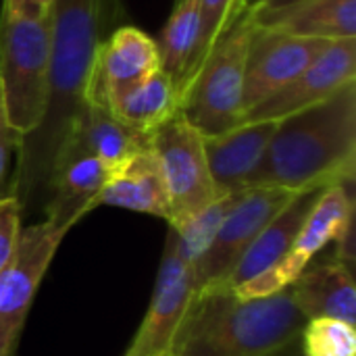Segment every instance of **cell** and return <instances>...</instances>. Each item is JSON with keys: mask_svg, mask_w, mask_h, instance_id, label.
Here are the masks:
<instances>
[{"mask_svg": "<svg viewBox=\"0 0 356 356\" xmlns=\"http://www.w3.org/2000/svg\"><path fill=\"white\" fill-rule=\"evenodd\" d=\"M25 4L38 13V15H44V13H50L54 8V0H25Z\"/></svg>", "mask_w": 356, "mask_h": 356, "instance_id": "cell-29", "label": "cell"}, {"mask_svg": "<svg viewBox=\"0 0 356 356\" xmlns=\"http://www.w3.org/2000/svg\"><path fill=\"white\" fill-rule=\"evenodd\" d=\"M307 325L290 292L242 298L227 288L196 292L171 344L175 356H267Z\"/></svg>", "mask_w": 356, "mask_h": 356, "instance_id": "cell-3", "label": "cell"}, {"mask_svg": "<svg viewBox=\"0 0 356 356\" xmlns=\"http://www.w3.org/2000/svg\"><path fill=\"white\" fill-rule=\"evenodd\" d=\"M257 17L252 2L207 54L181 94L179 115L202 136H219L242 125L244 71Z\"/></svg>", "mask_w": 356, "mask_h": 356, "instance_id": "cell-5", "label": "cell"}, {"mask_svg": "<svg viewBox=\"0 0 356 356\" xmlns=\"http://www.w3.org/2000/svg\"><path fill=\"white\" fill-rule=\"evenodd\" d=\"M300 0H257V8H277V6H286V4H294Z\"/></svg>", "mask_w": 356, "mask_h": 356, "instance_id": "cell-30", "label": "cell"}, {"mask_svg": "<svg viewBox=\"0 0 356 356\" xmlns=\"http://www.w3.org/2000/svg\"><path fill=\"white\" fill-rule=\"evenodd\" d=\"M102 204L154 215L169 221V198L152 148L134 154L108 175L96 198V207Z\"/></svg>", "mask_w": 356, "mask_h": 356, "instance_id": "cell-20", "label": "cell"}, {"mask_svg": "<svg viewBox=\"0 0 356 356\" xmlns=\"http://www.w3.org/2000/svg\"><path fill=\"white\" fill-rule=\"evenodd\" d=\"M159 69L156 42L134 25L115 27L100 44L90 77L88 100L108 106Z\"/></svg>", "mask_w": 356, "mask_h": 356, "instance_id": "cell-13", "label": "cell"}, {"mask_svg": "<svg viewBox=\"0 0 356 356\" xmlns=\"http://www.w3.org/2000/svg\"><path fill=\"white\" fill-rule=\"evenodd\" d=\"M146 148H150V134H142L125 125L106 106L88 100L71 129L63 152L77 150L96 156L108 169V173H113L134 154Z\"/></svg>", "mask_w": 356, "mask_h": 356, "instance_id": "cell-18", "label": "cell"}, {"mask_svg": "<svg viewBox=\"0 0 356 356\" xmlns=\"http://www.w3.org/2000/svg\"><path fill=\"white\" fill-rule=\"evenodd\" d=\"M257 25L325 42L356 38V0H300L277 8H257Z\"/></svg>", "mask_w": 356, "mask_h": 356, "instance_id": "cell-19", "label": "cell"}, {"mask_svg": "<svg viewBox=\"0 0 356 356\" xmlns=\"http://www.w3.org/2000/svg\"><path fill=\"white\" fill-rule=\"evenodd\" d=\"M150 148L156 154L169 198V225L190 219L219 198L202 136L179 113L150 134Z\"/></svg>", "mask_w": 356, "mask_h": 356, "instance_id": "cell-6", "label": "cell"}, {"mask_svg": "<svg viewBox=\"0 0 356 356\" xmlns=\"http://www.w3.org/2000/svg\"><path fill=\"white\" fill-rule=\"evenodd\" d=\"M286 290L307 321L338 319L350 325L356 323L355 269L344 265L334 252L309 263Z\"/></svg>", "mask_w": 356, "mask_h": 356, "instance_id": "cell-16", "label": "cell"}, {"mask_svg": "<svg viewBox=\"0 0 356 356\" xmlns=\"http://www.w3.org/2000/svg\"><path fill=\"white\" fill-rule=\"evenodd\" d=\"M23 229V211L15 194L0 200V273L8 267L17 252Z\"/></svg>", "mask_w": 356, "mask_h": 356, "instance_id": "cell-26", "label": "cell"}, {"mask_svg": "<svg viewBox=\"0 0 356 356\" xmlns=\"http://www.w3.org/2000/svg\"><path fill=\"white\" fill-rule=\"evenodd\" d=\"M355 173L356 79L323 102L280 119L248 186L309 192L355 181Z\"/></svg>", "mask_w": 356, "mask_h": 356, "instance_id": "cell-2", "label": "cell"}, {"mask_svg": "<svg viewBox=\"0 0 356 356\" xmlns=\"http://www.w3.org/2000/svg\"><path fill=\"white\" fill-rule=\"evenodd\" d=\"M355 181L330 186L321 192L319 200L311 209L305 225L300 227L292 248L286 257L267 273L248 282L246 286L232 290L242 298H261L284 292L323 250L330 248L355 219Z\"/></svg>", "mask_w": 356, "mask_h": 356, "instance_id": "cell-9", "label": "cell"}, {"mask_svg": "<svg viewBox=\"0 0 356 356\" xmlns=\"http://www.w3.org/2000/svg\"><path fill=\"white\" fill-rule=\"evenodd\" d=\"M298 340L305 356H356L355 325L338 319L307 321Z\"/></svg>", "mask_w": 356, "mask_h": 356, "instance_id": "cell-25", "label": "cell"}, {"mask_svg": "<svg viewBox=\"0 0 356 356\" xmlns=\"http://www.w3.org/2000/svg\"><path fill=\"white\" fill-rule=\"evenodd\" d=\"M106 108L125 125L142 134H152L179 113V92L173 79L156 69L138 86L117 96Z\"/></svg>", "mask_w": 356, "mask_h": 356, "instance_id": "cell-21", "label": "cell"}, {"mask_svg": "<svg viewBox=\"0 0 356 356\" xmlns=\"http://www.w3.org/2000/svg\"><path fill=\"white\" fill-rule=\"evenodd\" d=\"M108 175V169L96 156L65 150L48 184L42 221L69 234L81 217L96 209V198Z\"/></svg>", "mask_w": 356, "mask_h": 356, "instance_id": "cell-14", "label": "cell"}, {"mask_svg": "<svg viewBox=\"0 0 356 356\" xmlns=\"http://www.w3.org/2000/svg\"><path fill=\"white\" fill-rule=\"evenodd\" d=\"M267 356H305V355H302V348H300V340L296 338V340H292V342L284 344L282 348H277L275 353H271V355H267Z\"/></svg>", "mask_w": 356, "mask_h": 356, "instance_id": "cell-28", "label": "cell"}, {"mask_svg": "<svg viewBox=\"0 0 356 356\" xmlns=\"http://www.w3.org/2000/svg\"><path fill=\"white\" fill-rule=\"evenodd\" d=\"M52 42V10L38 15L25 0H2L0 94L10 127L23 138L44 113Z\"/></svg>", "mask_w": 356, "mask_h": 356, "instance_id": "cell-4", "label": "cell"}, {"mask_svg": "<svg viewBox=\"0 0 356 356\" xmlns=\"http://www.w3.org/2000/svg\"><path fill=\"white\" fill-rule=\"evenodd\" d=\"M67 232L46 221L21 229L17 252L0 273V356H15L35 292Z\"/></svg>", "mask_w": 356, "mask_h": 356, "instance_id": "cell-8", "label": "cell"}, {"mask_svg": "<svg viewBox=\"0 0 356 356\" xmlns=\"http://www.w3.org/2000/svg\"><path fill=\"white\" fill-rule=\"evenodd\" d=\"M163 356H175L173 353H167V355H163Z\"/></svg>", "mask_w": 356, "mask_h": 356, "instance_id": "cell-31", "label": "cell"}, {"mask_svg": "<svg viewBox=\"0 0 356 356\" xmlns=\"http://www.w3.org/2000/svg\"><path fill=\"white\" fill-rule=\"evenodd\" d=\"M325 190V188H323ZM323 190H309L296 194L265 227L263 232L254 238V242L248 246L232 275L221 288L227 290H238L246 286L248 282L257 280L259 275L267 273L271 267H275L286 252L292 248L300 227L305 225L311 209L319 200Z\"/></svg>", "mask_w": 356, "mask_h": 356, "instance_id": "cell-17", "label": "cell"}, {"mask_svg": "<svg viewBox=\"0 0 356 356\" xmlns=\"http://www.w3.org/2000/svg\"><path fill=\"white\" fill-rule=\"evenodd\" d=\"M19 142H21V136L8 123V117L2 104V94H0V200L13 194L10 163H13V154L19 148Z\"/></svg>", "mask_w": 356, "mask_h": 356, "instance_id": "cell-27", "label": "cell"}, {"mask_svg": "<svg viewBox=\"0 0 356 356\" xmlns=\"http://www.w3.org/2000/svg\"><path fill=\"white\" fill-rule=\"evenodd\" d=\"M327 46L330 42L325 40L300 38L257 25L248 46L244 71V115L300 75Z\"/></svg>", "mask_w": 356, "mask_h": 356, "instance_id": "cell-11", "label": "cell"}, {"mask_svg": "<svg viewBox=\"0 0 356 356\" xmlns=\"http://www.w3.org/2000/svg\"><path fill=\"white\" fill-rule=\"evenodd\" d=\"M175 2H181V0H175Z\"/></svg>", "mask_w": 356, "mask_h": 356, "instance_id": "cell-32", "label": "cell"}, {"mask_svg": "<svg viewBox=\"0 0 356 356\" xmlns=\"http://www.w3.org/2000/svg\"><path fill=\"white\" fill-rule=\"evenodd\" d=\"M234 196H236V192L223 194V196L215 198L207 209L192 215L190 219H186L177 225H169V232L175 242V250H177L179 259L192 271H196V267L204 259L207 250L211 248V244H213V240L234 202Z\"/></svg>", "mask_w": 356, "mask_h": 356, "instance_id": "cell-23", "label": "cell"}, {"mask_svg": "<svg viewBox=\"0 0 356 356\" xmlns=\"http://www.w3.org/2000/svg\"><path fill=\"white\" fill-rule=\"evenodd\" d=\"M275 127L277 121H250L225 134L202 138L217 196L248 188L267 152Z\"/></svg>", "mask_w": 356, "mask_h": 356, "instance_id": "cell-15", "label": "cell"}, {"mask_svg": "<svg viewBox=\"0 0 356 356\" xmlns=\"http://www.w3.org/2000/svg\"><path fill=\"white\" fill-rule=\"evenodd\" d=\"M296 194L300 192L275 186H248L236 192L211 248L194 271L196 292L221 288L254 238Z\"/></svg>", "mask_w": 356, "mask_h": 356, "instance_id": "cell-7", "label": "cell"}, {"mask_svg": "<svg viewBox=\"0 0 356 356\" xmlns=\"http://www.w3.org/2000/svg\"><path fill=\"white\" fill-rule=\"evenodd\" d=\"M248 0H198V13H200V33H198V46L192 58V65L188 69L184 90L192 81L194 73L207 58V54L213 50V46L221 40V35L232 27V23L244 13L248 6ZM181 102V100H179Z\"/></svg>", "mask_w": 356, "mask_h": 356, "instance_id": "cell-24", "label": "cell"}, {"mask_svg": "<svg viewBox=\"0 0 356 356\" xmlns=\"http://www.w3.org/2000/svg\"><path fill=\"white\" fill-rule=\"evenodd\" d=\"M200 33V13L198 0H181L175 2L169 21L163 27L161 40L156 42L159 50V69L165 71L173 83L177 86L179 100L181 88L192 65Z\"/></svg>", "mask_w": 356, "mask_h": 356, "instance_id": "cell-22", "label": "cell"}, {"mask_svg": "<svg viewBox=\"0 0 356 356\" xmlns=\"http://www.w3.org/2000/svg\"><path fill=\"white\" fill-rule=\"evenodd\" d=\"M194 294V271L179 259L169 232L150 305L136 336L121 356H163L171 353L173 336Z\"/></svg>", "mask_w": 356, "mask_h": 356, "instance_id": "cell-10", "label": "cell"}, {"mask_svg": "<svg viewBox=\"0 0 356 356\" xmlns=\"http://www.w3.org/2000/svg\"><path fill=\"white\" fill-rule=\"evenodd\" d=\"M356 79V38L336 40L292 81L244 115L242 123L280 121L323 102Z\"/></svg>", "mask_w": 356, "mask_h": 356, "instance_id": "cell-12", "label": "cell"}, {"mask_svg": "<svg viewBox=\"0 0 356 356\" xmlns=\"http://www.w3.org/2000/svg\"><path fill=\"white\" fill-rule=\"evenodd\" d=\"M121 13L123 0H54L46 104L38 127L19 142L10 184L23 215L44 207L56 161L88 102L98 48Z\"/></svg>", "mask_w": 356, "mask_h": 356, "instance_id": "cell-1", "label": "cell"}]
</instances>
